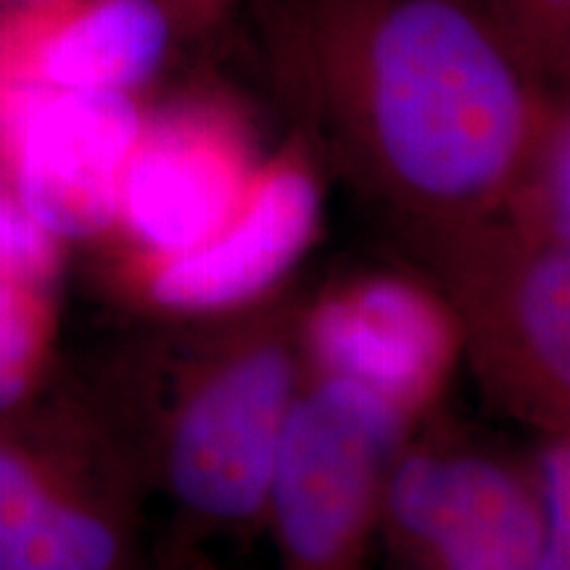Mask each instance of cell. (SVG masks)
I'll list each match as a JSON object with an SVG mask.
<instances>
[{
    "instance_id": "obj_1",
    "label": "cell",
    "mask_w": 570,
    "mask_h": 570,
    "mask_svg": "<svg viewBox=\"0 0 570 570\" xmlns=\"http://www.w3.org/2000/svg\"><path fill=\"white\" fill-rule=\"evenodd\" d=\"M275 90L420 248L502 214L541 88L487 0H244Z\"/></svg>"
},
{
    "instance_id": "obj_2",
    "label": "cell",
    "mask_w": 570,
    "mask_h": 570,
    "mask_svg": "<svg viewBox=\"0 0 570 570\" xmlns=\"http://www.w3.org/2000/svg\"><path fill=\"white\" fill-rule=\"evenodd\" d=\"M302 304L277 298L214 325L138 341L90 383L148 483L173 504V537L265 529L277 449L306 383Z\"/></svg>"
},
{
    "instance_id": "obj_3",
    "label": "cell",
    "mask_w": 570,
    "mask_h": 570,
    "mask_svg": "<svg viewBox=\"0 0 570 570\" xmlns=\"http://www.w3.org/2000/svg\"><path fill=\"white\" fill-rule=\"evenodd\" d=\"M452 304L462 344L499 407L541 436L570 425V246L499 214L417 252Z\"/></svg>"
},
{
    "instance_id": "obj_4",
    "label": "cell",
    "mask_w": 570,
    "mask_h": 570,
    "mask_svg": "<svg viewBox=\"0 0 570 570\" xmlns=\"http://www.w3.org/2000/svg\"><path fill=\"white\" fill-rule=\"evenodd\" d=\"M412 433L367 391L306 377L265 508L275 570H373L383 491Z\"/></svg>"
},
{
    "instance_id": "obj_5",
    "label": "cell",
    "mask_w": 570,
    "mask_h": 570,
    "mask_svg": "<svg viewBox=\"0 0 570 570\" xmlns=\"http://www.w3.org/2000/svg\"><path fill=\"white\" fill-rule=\"evenodd\" d=\"M541 508L531 460L452 431L412 433L383 491L386 570H533Z\"/></svg>"
},
{
    "instance_id": "obj_6",
    "label": "cell",
    "mask_w": 570,
    "mask_h": 570,
    "mask_svg": "<svg viewBox=\"0 0 570 570\" xmlns=\"http://www.w3.org/2000/svg\"><path fill=\"white\" fill-rule=\"evenodd\" d=\"M146 111L132 92L0 82V173L61 244L117 225L119 190Z\"/></svg>"
},
{
    "instance_id": "obj_7",
    "label": "cell",
    "mask_w": 570,
    "mask_h": 570,
    "mask_svg": "<svg viewBox=\"0 0 570 570\" xmlns=\"http://www.w3.org/2000/svg\"><path fill=\"white\" fill-rule=\"evenodd\" d=\"M306 377L344 381L420 428L465 356L452 304L404 273L346 277L302 304Z\"/></svg>"
},
{
    "instance_id": "obj_8",
    "label": "cell",
    "mask_w": 570,
    "mask_h": 570,
    "mask_svg": "<svg viewBox=\"0 0 570 570\" xmlns=\"http://www.w3.org/2000/svg\"><path fill=\"white\" fill-rule=\"evenodd\" d=\"M262 164L252 125L233 98H175L142 119L117 225L156 262L190 252L230 223Z\"/></svg>"
},
{
    "instance_id": "obj_9",
    "label": "cell",
    "mask_w": 570,
    "mask_h": 570,
    "mask_svg": "<svg viewBox=\"0 0 570 570\" xmlns=\"http://www.w3.org/2000/svg\"><path fill=\"white\" fill-rule=\"evenodd\" d=\"M101 407L82 444L0 499V570L142 568L148 483L104 399Z\"/></svg>"
},
{
    "instance_id": "obj_10",
    "label": "cell",
    "mask_w": 570,
    "mask_h": 570,
    "mask_svg": "<svg viewBox=\"0 0 570 570\" xmlns=\"http://www.w3.org/2000/svg\"><path fill=\"white\" fill-rule=\"evenodd\" d=\"M323 225L317 154L294 135L262 164L246 202L217 235L190 252L156 262L148 298L177 317H219L275 294L315 244Z\"/></svg>"
},
{
    "instance_id": "obj_11",
    "label": "cell",
    "mask_w": 570,
    "mask_h": 570,
    "mask_svg": "<svg viewBox=\"0 0 570 570\" xmlns=\"http://www.w3.org/2000/svg\"><path fill=\"white\" fill-rule=\"evenodd\" d=\"M175 24L161 0H75L35 56V80L56 90L142 88L167 59Z\"/></svg>"
},
{
    "instance_id": "obj_12",
    "label": "cell",
    "mask_w": 570,
    "mask_h": 570,
    "mask_svg": "<svg viewBox=\"0 0 570 570\" xmlns=\"http://www.w3.org/2000/svg\"><path fill=\"white\" fill-rule=\"evenodd\" d=\"M502 217L533 238L570 246V101L550 88L504 196Z\"/></svg>"
},
{
    "instance_id": "obj_13",
    "label": "cell",
    "mask_w": 570,
    "mask_h": 570,
    "mask_svg": "<svg viewBox=\"0 0 570 570\" xmlns=\"http://www.w3.org/2000/svg\"><path fill=\"white\" fill-rule=\"evenodd\" d=\"M53 288L0 277V412L19 407L56 375Z\"/></svg>"
},
{
    "instance_id": "obj_14",
    "label": "cell",
    "mask_w": 570,
    "mask_h": 570,
    "mask_svg": "<svg viewBox=\"0 0 570 570\" xmlns=\"http://www.w3.org/2000/svg\"><path fill=\"white\" fill-rule=\"evenodd\" d=\"M520 69L541 88L570 82V0H487Z\"/></svg>"
},
{
    "instance_id": "obj_15",
    "label": "cell",
    "mask_w": 570,
    "mask_h": 570,
    "mask_svg": "<svg viewBox=\"0 0 570 570\" xmlns=\"http://www.w3.org/2000/svg\"><path fill=\"white\" fill-rule=\"evenodd\" d=\"M541 508L533 570H570V436L547 433L531 458Z\"/></svg>"
},
{
    "instance_id": "obj_16",
    "label": "cell",
    "mask_w": 570,
    "mask_h": 570,
    "mask_svg": "<svg viewBox=\"0 0 570 570\" xmlns=\"http://www.w3.org/2000/svg\"><path fill=\"white\" fill-rule=\"evenodd\" d=\"M63 244L42 230L0 183V277L56 285Z\"/></svg>"
},
{
    "instance_id": "obj_17",
    "label": "cell",
    "mask_w": 570,
    "mask_h": 570,
    "mask_svg": "<svg viewBox=\"0 0 570 570\" xmlns=\"http://www.w3.org/2000/svg\"><path fill=\"white\" fill-rule=\"evenodd\" d=\"M175 32L190 40L217 38L238 17L244 0H161Z\"/></svg>"
},
{
    "instance_id": "obj_18",
    "label": "cell",
    "mask_w": 570,
    "mask_h": 570,
    "mask_svg": "<svg viewBox=\"0 0 570 570\" xmlns=\"http://www.w3.org/2000/svg\"><path fill=\"white\" fill-rule=\"evenodd\" d=\"M140 570H227L204 550V544L167 533L154 547H148V558Z\"/></svg>"
},
{
    "instance_id": "obj_19",
    "label": "cell",
    "mask_w": 570,
    "mask_h": 570,
    "mask_svg": "<svg viewBox=\"0 0 570 570\" xmlns=\"http://www.w3.org/2000/svg\"><path fill=\"white\" fill-rule=\"evenodd\" d=\"M0 183H3V180H0Z\"/></svg>"
}]
</instances>
